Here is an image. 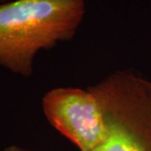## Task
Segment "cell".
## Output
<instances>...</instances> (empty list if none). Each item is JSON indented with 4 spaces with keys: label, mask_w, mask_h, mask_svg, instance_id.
I'll return each instance as SVG.
<instances>
[{
    "label": "cell",
    "mask_w": 151,
    "mask_h": 151,
    "mask_svg": "<svg viewBox=\"0 0 151 151\" xmlns=\"http://www.w3.org/2000/svg\"><path fill=\"white\" fill-rule=\"evenodd\" d=\"M2 151H33L30 150H27V149H24L19 146H17L15 145H9L5 147Z\"/></svg>",
    "instance_id": "cell-4"
},
{
    "label": "cell",
    "mask_w": 151,
    "mask_h": 151,
    "mask_svg": "<svg viewBox=\"0 0 151 151\" xmlns=\"http://www.w3.org/2000/svg\"><path fill=\"white\" fill-rule=\"evenodd\" d=\"M84 0H14L0 4V66L29 77L40 50L75 36Z\"/></svg>",
    "instance_id": "cell-1"
},
{
    "label": "cell",
    "mask_w": 151,
    "mask_h": 151,
    "mask_svg": "<svg viewBox=\"0 0 151 151\" xmlns=\"http://www.w3.org/2000/svg\"><path fill=\"white\" fill-rule=\"evenodd\" d=\"M45 118L55 129L80 151H90L107 134L102 109L88 88L57 87L42 97Z\"/></svg>",
    "instance_id": "cell-3"
},
{
    "label": "cell",
    "mask_w": 151,
    "mask_h": 151,
    "mask_svg": "<svg viewBox=\"0 0 151 151\" xmlns=\"http://www.w3.org/2000/svg\"><path fill=\"white\" fill-rule=\"evenodd\" d=\"M102 109L107 134L90 151H151V80L120 70L87 87Z\"/></svg>",
    "instance_id": "cell-2"
}]
</instances>
